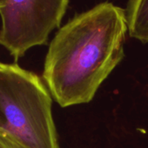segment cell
Wrapping results in <instances>:
<instances>
[{
    "label": "cell",
    "instance_id": "cell-2",
    "mask_svg": "<svg viewBox=\"0 0 148 148\" xmlns=\"http://www.w3.org/2000/svg\"><path fill=\"white\" fill-rule=\"evenodd\" d=\"M51 101L36 73L0 62V135L18 148H59Z\"/></svg>",
    "mask_w": 148,
    "mask_h": 148
},
{
    "label": "cell",
    "instance_id": "cell-1",
    "mask_svg": "<svg viewBox=\"0 0 148 148\" xmlns=\"http://www.w3.org/2000/svg\"><path fill=\"white\" fill-rule=\"evenodd\" d=\"M128 32L125 9L102 2L76 13L55 34L43 78L62 107L90 102L125 57Z\"/></svg>",
    "mask_w": 148,
    "mask_h": 148
},
{
    "label": "cell",
    "instance_id": "cell-5",
    "mask_svg": "<svg viewBox=\"0 0 148 148\" xmlns=\"http://www.w3.org/2000/svg\"><path fill=\"white\" fill-rule=\"evenodd\" d=\"M0 148H18L13 143L0 135Z\"/></svg>",
    "mask_w": 148,
    "mask_h": 148
},
{
    "label": "cell",
    "instance_id": "cell-3",
    "mask_svg": "<svg viewBox=\"0 0 148 148\" xmlns=\"http://www.w3.org/2000/svg\"><path fill=\"white\" fill-rule=\"evenodd\" d=\"M68 5L69 0H7L0 10V45L17 62L31 48L46 45Z\"/></svg>",
    "mask_w": 148,
    "mask_h": 148
},
{
    "label": "cell",
    "instance_id": "cell-6",
    "mask_svg": "<svg viewBox=\"0 0 148 148\" xmlns=\"http://www.w3.org/2000/svg\"><path fill=\"white\" fill-rule=\"evenodd\" d=\"M6 1H7V0H0V10L5 7V5L6 4Z\"/></svg>",
    "mask_w": 148,
    "mask_h": 148
},
{
    "label": "cell",
    "instance_id": "cell-4",
    "mask_svg": "<svg viewBox=\"0 0 148 148\" xmlns=\"http://www.w3.org/2000/svg\"><path fill=\"white\" fill-rule=\"evenodd\" d=\"M125 12L130 37L148 43V0H128Z\"/></svg>",
    "mask_w": 148,
    "mask_h": 148
}]
</instances>
